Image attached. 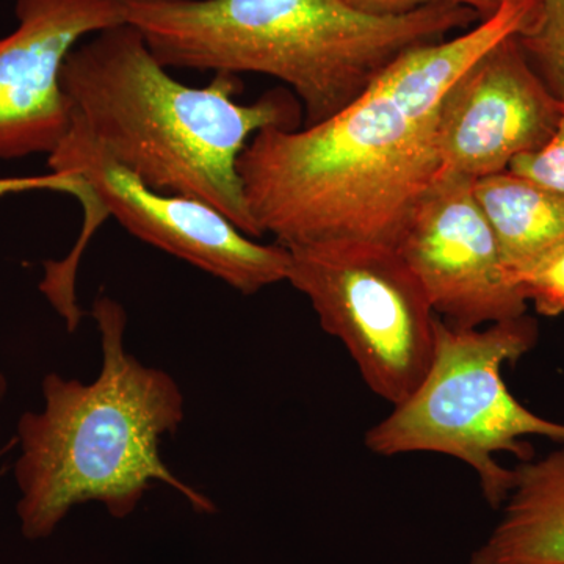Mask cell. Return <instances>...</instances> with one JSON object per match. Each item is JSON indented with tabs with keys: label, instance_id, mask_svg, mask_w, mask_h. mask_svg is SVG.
<instances>
[{
	"label": "cell",
	"instance_id": "obj_1",
	"mask_svg": "<svg viewBox=\"0 0 564 564\" xmlns=\"http://www.w3.org/2000/svg\"><path fill=\"white\" fill-rule=\"evenodd\" d=\"M61 82L73 117L148 187L209 204L261 239L237 163L263 129L302 128L299 99L276 90L237 102L243 84L229 73H215L206 87L181 84L128 22L77 44Z\"/></svg>",
	"mask_w": 564,
	"mask_h": 564
},
{
	"label": "cell",
	"instance_id": "obj_2",
	"mask_svg": "<svg viewBox=\"0 0 564 564\" xmlns=\"http://www.w3.org/2000/svg\"><path fill=\"white\" fill-rule=\"evenodd\" d=\"M91 315L101 336V372L87 384L47 373L43 408L18 421L17 511L28 540L51 536L80 503L99 502L113 518H128L154 481L182 494L195 510L214 511L162 459L163 437L185 417L180 384L128 351V314L120 303L99 296Z\"/></svg>",
	"mask_w": 564,
	"mask_h": 564
},
{
	"label": "cell",
	"instance_id": "obj_3",
	"mask_svg": "<svg viewBox=\"0 0 564 564\" xmlns=\"http://www.w3.org/2000/svg\"><path fill=\"white\" fill-rule=\"evenodd\" d=\"M124 20L163 68L281 80L313 126L358 101L403 52L481 18L448 2L373 17L344 0H124Z\"/></svg>",
	"mask_w": 564,
	"mask_h": 564
},
{
	"label": "cell",
	"instance_id": "obj_4",
	"mask_svg": "<svg viewBox=\"0 0 564 564\" xmlns=\"http://www.w3.org/2000/svg\"><path fill=\"white\" fill-rule=\"evenodd\" d=\"M434 120H414L370 87L328 120L256 133L237 163L262 237L397 247L441 173Z\"/></svg>",
	"mask_w": 564,
	"mask_h": 564
},
{
	"label": "cell",
	"instance_id": "obj_5",
	"mask_svg": "<svg viewBox=\"0 0 564 564\" xmlns=\"http://www.w3.org/2000/svg\"><path fill=\"white\" fill-rule=\"evenodd\" d=\"M538 323L529 315L484 328H456L437 317L436 348L417 391L366 433L377 455L430 452L459 459L477 474L486 502L502 508L514 470L497 454L533 458L529 436L564 444V423L527 410L508 391L505 364L518 362L538 343Z\"/></svg>",
	"mask_w": 564,
	"mask_h": 564
},
{
	"label": "cell",
	"instance_id": "obj_6",
	"mask_svg": "<svg viewBox=\"0 0 564 564\" xmlns=\"http://www.w3.org/2000/svg\"><path fill=\"white\" fill-rule=\"evenodd\" d=\"M47 166L54 173L79 174L91 195L79 240L63 261L44 263L40 282L41 293L63 321L80 317L77 267L93 232L106 217H113L137 239L191 263L243 295L288 281V248L258 242L199 199L148 187L115 161L74 117L68 135L47 158Z\"/></svg>",
	"mask_w": 564,
	"mask_h": 564
},
{
	"label": "cell",
	"instance_id": "obj_7",
	"mask_svg": "<svg viewBox=\"0 0 564 564\" xmlns=\"http://www.w3.org/2000/svg\"><path fill=\"white\" fill-rule=\"evenodd\" d=\"M288 250V281L345 345L370 391L392 406L406 402L432 366L437 315L397 248L340 240Z\"/></svg>",
	"mask_w": 564,
	"mask_h": 564
},
{
	"label": "cell",
	"instance_id": "obj_8",
	"mask_svg": "<svg viewBox=\"0 0 564 564\" xmlns=\"http://www.w3.org/2000/svg\"><path fill=\"white\" fill-rule=\"evenodd\" d=\"M395 248L447 325L484 328L527 314L469 177L441 172Z\"/></svg>",
	"mask_w": 564,
	"mask_h": 564
},
{
	"label": "cell",
	"instance_id": "obj_9",
	"mask_svg": "<svg viewBox=\"0 0 564 564\" xmlns=\"http://www.w3.org/2000/svg\"><path fill=\"white\" fill-rule=\"evenodd\" d=\"M18 25L0 36V161L57 150L73 124L62 88L69 52L124 24V0H17Z\"/></svg>",
	"mask_w": 564,
	"mask_h": 564
},
{
	"label": "cell",
	"instance_id": "obj_10",
	"mask_svg": "<svg viewBox=\"0 0 564 564\" xmlns=\"http://www.w3.org/2000/svg\"><path fill=\"white\" fill-rule=\"evenodd\" d=\"M562 109L518 36L502 41L441 102L434 124L441 172L473 181L508 172L519 155L551 140Z\"/></svg>",
	"mask_w": 564,
	"mask_h": 564
},
{
	"label": "cell",
	"instance_id": "obj_11",
	"mask_svg": "<svg viewBox=\"0 0 564 564\" xmlns=\"http://www.w3.org/2000/svg\"><path fill=\"white\" fill-rule=\"evenodd\" d=\"M540 0H503L491 17L463 35L411 47L373 82L372 88L414 120H434L456 82L502 41L529 28Z\"/></svg>",
	"mask_w": 564,
	"mask_h": 564
},
{
	"label": "cell",
	"instance_id": "obj_12",
	"mask_svg": "<svg viewBox=\"0 0 564 564\" xmlns=\"http://www.w3.org/2000/svg\"><path fill=\"white\" fill-rule=\"evenodd\" d=\"M513 470L502 518L469 564H564V444Z\"/></svg>",
	"mask_w": 564,
	"mask_h": 564
},
{
	"label": "cell",
	"instance_id": "obj_13",
	"mask_svg": "<svg viewBox=\"0 0 564 564\" xmlns=\"http://www.w3.org/2000/svg\"><path fill=\"white\" fill-rule=\"evenodd\" d=\"M474 193L516 284L564 251L563 193L511 172L474 181Z\"/></svg>",
	"mask_w": 564,
	"mask_h": 564
},
{
	"label": "cell",
	"instance_id": "obj_14",
	"mask_svg": "<svg viewBox=\"0 0 564 564\" xmlns=\"http://www.w3.org/2000/svg\"><path fill=\"white\" fill-rule=\"evenodd\" d=\"M519 44L538 76L560 101L564 99V0H540Z\"/></svg>",
	"mask_w": 564,
	"mask_h": 564
},
{
	"label": "cell",
	"instance_id": "obj_15",
	"mask_svg": "<svg viewBox=\"0 0 564 564\" xmlns=\"http://www.w3.org/2000/svg\"><path fill=\"white\" fill-rule=\"evenodd\" d=\"M562 102V117L551 140L541 150L519 155L508 172L564 195V99Z\"/></svg>",
	"mask_w": 564,
	"mask_h": 564
},
{
	"label": "cell",
	"instance_id": "obj_16",
	"mask_svg": "<svg viewBox=\"0 0 564 564\" xmlns=\"http://www.w3.org/2000/svg\"><path fill=\"white\" fill-rule=\"evenodd\" d=\"M527 302L545 317L564 314V251L519 281Z\"/></svg>",
	"mask_w": 564,
	"mask_h": 564
},
{
	"label": "cell",
	"instance_id": "obj_17",
	"mask_svg": "<svg viewBox=\"0 0 564 564\" xmlns=\"http://www.w3.org/2000/svg\"><path fill=\"white\" fill-rule=\"evenodd\" d=\"M29 192H58L76 196L82 206L91 202L90 191L79 174L54 173L36 176L0 177V198Z\"/></svg>",
	"mask_w": 564,
	"mask_h": 564
},
{
	"label": "cell",
	"instance_id": "obj_18",
	"mask_svg": "<svg viewBox=\"0 0 564 564\" xmlns=\"http://www.w3.org/2000/svg\"><path fill=\"white\" fill-rule=\"evenodd\" d=\"M352 9L373 17H397V14L410 13L432 3H456V6L469 7L480 14L481 20L491 17L502 6L503 0H344Z\"/></svg>",
	"mask_w": 564,
	"mask_h": 564
},
{
	"label": "cell",
	"instance_id": "obj_19",
	"mask_svg": "<svg viewBox=\"0 0 564 564\" xmlns=\"http://www.w3.org/2000/svg\"><path fill=\"white\" fill-rule=\"evenodd\" d=\"M7 391H9V383H7L6 375L0 372V399L6 395Z\"/></svg>",
	"mask_w": 564,
	"mask_h": 564
}]
</instances>
